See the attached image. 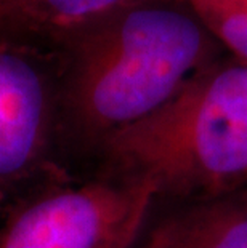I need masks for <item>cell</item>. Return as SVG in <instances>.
Segmentation results:
<instances>
[{"mask_svg":"<svg viewBox=\"0 0 247 248\" xmlns=\"http://www.w3.org/2000/svg\"><path fill=\"white\" fill-rule=\"evenodd\" d=\"M156 199L138 179L60 184L5 216L0 248H133Z\"/></svg>","mask_w":247,"mask_h":248,"instance_id":"277c9868","label":"cell"},{"mask_svg":"<svg viewBox=\"0 0 247 248\" xmlns=\"http://www.w3.org/2000/svg\"><path fill=\"white\" fill-rule=\"evenodd\" d=\"M99 175L194 202L247 189V64L217 60L97 149Z\"/></svg>","mask_w":247,"mask_h":248,"instance_id":"7a4b0ae2","label":"cell"},{"mask_svg":"<svg viewBox=\"0 0 247 248\" xmlns=\"http://www.w3.org/2000/svg\"><path fill=\"white\" fill-rule=\"evenodd\" d=\"M63 144L95 154L117 131L159 109L220 44L183 0H135L56 35Z\"/></svg>","mask_w":247,"mask_h":248,"instance_id":"6da1fadb","label":"cell"},{"mask_svg":"<svg viewBox=\"0 0 247 248\" xmlns=\"http://www.w3.org/2000/svg\"><path fill=\"white\" fill-rule=\"evenodd\" d=\"M0 35L26 40L21 0H0Z\"/></svg>","mask_w":247,"mask_h":248,"instance_id":"ba28073f","label":"cell"},{"mask_svg":"<svg viewBox=\"0 0 247 248\" xmlns=\"http://www.w3.org/2000/svg\"><path fill=\"white\" fill-rule=\"evenodd\" d=\"M60 55L0 35V216L71 178L58 160Z\"/></svg>","mask_w":247,"mask_h":248,"instance_id":"3957f363","label":"cell"},{"mask_svg":"<svg viewBox=\"0 0 247 248\" xmlns=\"http://www.w3.org/2000/svg\"><path fill=\"white\" fill-rule=\"evenodd\" d=\"M135 0H21L26 40L50 45L56 35Z\"/></svg>","mask_w":247,"mask_h":248,"instance_id":"8992f818","label":"cell"},{"mask_svg":"<svg viewBox=\"0 0 247 248\" xmlns=\"http://www.w3.org/2000/svg\"><path fill=\"white\" fill-rule=\"evenodd\" d=\"M140 248H247V189L185 202L148 232Z\"/></svg>","mask_w":247,"mask_h":248,"instance_id":"5b68a950","label":"cell"},{"mask_svg":"<svg viewBox=\"0 0 247 248\" xmlns=\"http://www.w3.org/2000/svg\"><path fill=\"white\" fill-rule=\"evenodd\" d=\"M210 35L247 64V0H183Z\"/></svg>","mask_w":247,"mask_h":248,"instance_id":"52a82bcc","label":"cell"}]
</instances>
